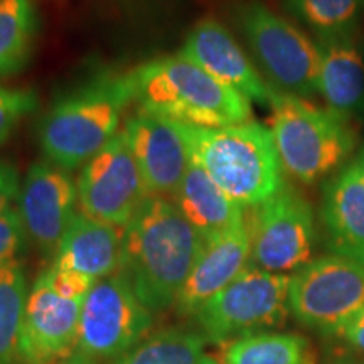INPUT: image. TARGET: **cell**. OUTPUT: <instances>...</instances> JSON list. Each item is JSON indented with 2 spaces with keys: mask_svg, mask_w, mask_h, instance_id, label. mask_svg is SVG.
<instances>
[{
  "mask_svg": "<svg viewBox=\"0 0 364 364\" xmlns=\"http://www.w3.org/2000/svg\"><path fill=\"white\" fill-rule=\"evenodd\" d=\"M250 253L252 245L247 220L204 240L201 253L177 299V314L193 317L250 265Z\"/></svg>",
  "mask_w": 364,
  "mask_h": 364,
  "instance_id": "16",
  "label": "cell"
},
{
  "mask_svg": "<svg viewBox=\"0 0 364 364\" xmlns=\"http://www.w3.org/2000/svg\"><path fill=\"white\" fill-rule=\"evenodd\" d=\"M48 275L49 284L61 297L70 299V300H85L86 295L90 294L91 287L95 285L93 279L83 275L80 272L66 270V268H58L51 267L48 270H44Z\"/></svg>",
  "mask_w": 364,
  "mask_h": 364,
  "instance_id": "28",
  "label": "cell"
},
{
  "mask_svg": "<svg viewBox=\"0 0 364 364\" xmlns=\"http://www.w3.org/2000/svg\"><path fill=\"white\" fill-rule=\"evenodd\" d=\"M27 231L17 208L0 213V267L19 262L27 243Z\"/></svg>",
  "mask_w": 364,
  "mask_h": 364,
  "instance_id": "27",
  "label": "cell"
},
{
  "mask_svg": "<svg viewBox=\"0 0 364 364\" xmlns=\"http://www.w3.org/2000/svg\"><path fill=\"white\" fill-rule=\"evenodd\" d=\"M59 364H100L97 361H93V359H90L88 356H85V354H81L78 351H75L71 354V356H68L66 359H63Z\"/></svg>",
  "mask_w": 364,
  "mask_h": 364,
  "instance_id": "31",
  "label": "cell"
},
{
  "mask_svg": "<svg viewBox=\"0 0 364 364\" xmlns=\"http://www.w3.org/2000/svg\"><path fill=\"white\" fill-rule=\"evenodd\" d=\"M179 53L250 102L270 107L277 91L263 80L235 36L220 21H199L191 29Z\"/></svg>",
  "mask_w": 364,
  "mask_h": 364,
  "instance_id": "15",
  "label": "cell"
},
{
  "mask_svg": "<svg viewBox=\"0 0 364 364\" xmlns=\"http://www.w3.org/2000/svg\"><path fill=\"white\" fill-rule=\"evenodd\" d=\"M289 307L300 326L341 336L364 312V265L334 253L312 258L290 275Z\"/></svg>",
  "mask_w": 364,
  "mask_h": 364,
  "instance_id": "8",
  "label": "cell"
},
{
  "mask_svg": "<svg viewBox=\"0 0 364 364\" xmlns=\"http://www.w3.org/2000/svg\"><path fill=\"white\" fill-rule=\"evenodd\" d=\"M290 275L248 265L221 292L194 314L198 332L208 344L277 331L290 316Z\"/></svg>",
  "mask_w": 364,
  "mask_h": 364,
  "instance_id": "6",
  "label": "cell"
},
{
  "mask_svg": "<svg viewBox=\"0 0 364 364\" xmlns=\"http://www.w3.org/2000/svg\"><path fill=\"white\" fill-rule=\"evenodd\" d=\"M181 127L191 161L243 208L265 203L285 186L270 127L255 120L218 129Z\"/></svg>",
  "mask_w": 364,
  "mask_h": 364,
  "instance_id": "3",
  "label": "cell"
},
{
  "mask_svg": "<svg viewBox=\"0 0 364 364\" xmlns=\"http://www.w3.org/2000/svg\"><path fill=\"white\" fill-rule=\"evenodd\" d=\"M78 206L95 220L125 228L150 198L125 132L120 130L81 167Z\"/></svg>",
  "mask_w": 364,
  "mask_h": 364,
  "instance_id": "11",
  "label": "cell"
},
{
  "mask_svg": "<svg viewBox=\"0 0 364 364\" xmlns=\"http://www.w3.org/2000/svg\"><path fill=\"white\" fill-rule=\"evenodd\" d=\"M353 164H354V166H356L358 172H359V174H361L363 181H364V144H363V147L359 149L358 156H356V159H354V161H353Z\"/></svg>",
  "mask_w": 364,
  "mask_h": 364,
  "instance_id": "32",
  "label": "cell"
},
{
  "mask_svg": "<svg viewBox=\"0 0 364 364\" xmlns=\"http://www.w3.org/2000/svg\"><path fill=\"white\" fill-rule=\"evenodd\" d=\"M124 132L150 196L174 194L191 164L179 122L139 108Z\"/></svg>",
  "mask_w": 364,
  "mask_h": 364,
  "instance_id": "14",
  "label": "cell"
},
{
  "mask_svg": "<svg viewBox=\"0 0 364 364\" xmlns=\"http://www.w3.org/2000/svg\"><path fill=\"white\" fill-rule=\"evenodd\" d=\"M206 346L208 341L198 331L162 327L107 364H220Z\"/></svg>",
  "mask_w": 364,
  "mask_h": 364,
  "instance_id": "22",
  "label": "cell"
},
{
  "mask_svg": "<svg viewBox=\"0 0 364 364\" xmlns=\"http://www.w3.org/2000/svg\"><path fill=\"white\" fill-rule=\"evenodd\" d=\"M125 228L78 213L59 241L53 267L80 272L93 280L120 270Z\"/></svg>",
  "mask_w": 364,
  "mask_h": 364,
  "instance_id": "19",
  "label": "cell"
},
{
  "mask_svg": "<svg viewBox=\"0 0 364 364\" xmlns=\"http://www.w3.org/2000/svg\"><path fill=\"white\" fill-rule=\"evenodd\" d=\"M250 265L272 273L297 272L312 260L317 241L311 203L297 189L284 186L265 203L253 208L247 221Z\"/></svg>",
  "mask_w": 364,
  "mask_h": 364,
  "instance_id": "10",
  "label": "cell"
},
{
  "mask_svg": "<svg viewBox=\"0 0 364 364\" xmlns=\"http://www.w3.org/2000/svg\"><path fill=\"white\" fill-rule=\"evenodd\" d=\"M38 105V93L33 90L0 86V145L11 139L21 122L31 115Z\"/></svg>",
  "mask_w": 364,
  "mask_h": 364,
  "instance_id": "26",
  "label": "cell"
},
{
  "mask_svg": "<svg viewBox=\"0 0 364 364\" xmlns=\"http://www.w3.org/2000/svg\"><path fill=\"white\" fill-rule=\"evenodd\" d=\"M341 338H344L349 344L364 353V312L341 332Z\"/></svg>",
  "mask_w": 364,
  "mask_h": 364,
  "instance_id": "30",
  "label": "cell"
},
{
  "mask_svg": "<svg viewBox=\"0 0 364 364\" xmlns=\"http://www.w3.org/2000/svg\"><path fill=\"white\" fill-rule=\"evenodd\" d=\"M270 108L273 142L287 174L304 184H316L348 166L358 145L348 118L279 91Z\"/></svg>",
  "mask_w": 364,
  "mask_h": 364,
  "instance_id": "5",
  "label": "cell"
},
{
  "mask_svg": "<svg viewBox=\"0 0 364 364\" xmlns=\"http://www.w3.org/2000/svg\"><path fill=\"white\" fill-rule=\"evenodd\" d=\"M21 176L12 162L0 159V213L16 208L21 194Z\"/></svg>",
  "mask_w": 364,
  "mask_h": 364,
  "instance_id": "29",
  "label": "cell"
},
{
  "mask_svg": "<svg viewBox=\"0 0 364 364\" xmlns=\"http://www.w3.org/2000/svg\"><path fill=\"white\" fill-rule=\"evenodd\" d=\"M135 73L140 110L196 127H228L252 120V102L223 85L181 53L157 58Z\"/></svg>",
  "mask_w": 364,
  "mask_h": 364,
  "instance_id": "4",
  "label": "cell"
},
{
  "mask_svg": "<svg viewBox=\"0 0 364 364\" xmlns=\"http://www.w3.org/2000/svg\"><path fill=\"white\" fill-rule=\"evenodd\" d=\"M172 203L204 238L230 230L247 220L245 208L231 199L193 161L179 188L176 189Z\"/></svg>",
  "mask_w": 364,
  "mask_h": 364,
  "instance_id": "20",
  "label": "cell"
},
{
  "mask_svg": "<svg viewBox=\"0 0 364 364\" xmlns=\"http://www.w3.org/2000/svg\"><path fill=\"white\" fill-rule=\"evenodd\" d=\"M154 329V312L118 270L95 282L81 307L76 351L97 363L129 353Z\"/></svg>",
  "mask_w": 364,
  "mask_h": 364,
  "instance_id": "9",
  "label": "cell"
},
{
  "mask_svg": "<svg viewBox=\"0 0 364 364\" xmlns=\"http://www.w3.org/2000/svg\"><path fill=\"white\" fill-rule=\"evenodd\" d=\"M285 4L317 38L358 29L364 12V0H285Z\"/></svg>",
  "mask_w": 364,
  "mask_h": 364,
  "instance_id": "25",
  "label": "cell"
},
{
  "mask_svg": "<svg viewBox=\"0 0 364 364\" xmlns=\"http://www.w3.org/2000/svg\"><path fill=\"white\" fill-rule=\"evenodd\" d=\"M132 102H136L134 71L103 73L66 93L41 122L44 157L63 171L83 167L120 132Z\"/></svg>",
  "mask_w": 364,
  "mask_h": 364,
  "instance_id": "2",
  "label": "cell"
},
{
  "mask_svg": "<svg viewBox=\"0 0 364 364\" xmlns=\"http://www.w3.org/2000/svg\"><path fill=\"white\" fill-rule=\"evenodd\" d=\"M220 364H317L311 341L294 332L268 331L223 344Z\"/></svg>",
  "mask_w": 364,
  "mask_h": 364,
  "instance_id": "21",
  "label": "cell"
},
{
  "mask_svg": "<svg viewBox=\"0 0 364 364\" xmlns=\"http://www.w3.org/2000/svg\"><path fill=\"white\" fill-rule=\"evenodd\" d=\"M78 189L70 172L48 162H36L22 179L19 209L27 238L41 253L54 255L75 220Z\"/></svg>",
  "mask_w": 364,
  "mask_h": 364,
  "instance_id": "13",
  "label": "cell"
},
{
  "mask_svg": "<svg viewBox=\"0 0 364 364\" xmlns=\"http://www.w3.org/2000/svg\"><path fill=\"white\" fill-rule=\"evenodd\" d=\"M29 289L24 267H0V364H16Z\"/></svg>",
  "mask_w": 364,
  "mask_h": 364,
  "instance_id": "24",
  "label": "cell"
},
{
  "mask_svg": "<svg viewBox=\"0 0 364 364\" xmlns=\"http://www.w3.org/2000/svg\"><path fill=\"white\" fill-rule=\"evenodd\" d=\"M321 218L331 252L364 265V181L353 162L326 182Z\"/></svg>",
  "mask_w": 364,
  "mask_h": 364,
  "instance_id": "18",
  "label": "cell"
},
{
  "mask_svg": "<svg viewBox=\"0 0 364 364\" xmlns=\"http://www.w3.org/2000/svg\"><path fill=\"white\" fill-rule=\"evenodd\" d=\"M83 300L61 297L46 272L29 289L16 364H59L76 351Z\"/></svg>",
  "mask_w": 364,
  "mask_h": 364,
  "instance_id": "12",
  "label": "cell"
},
{
  "mask_svg": "<svg viewBox=\"0 0 364 364\" xmlns=\"http://www.w3.org/2000/svg\"><path fill=\"white\" fill-rule=\"evenodd\" d=\"M36 29L33 0H0V78L24 70L33 54Z\"/></svg>",
  "mask_w": 364,
  "mask_h": 364,
  "instance_id": "23",
  "label": "cell"
},
{
  "mask_svg": "<svg viewBox=\"0 0 364 364\" xmlns=\"http://www.w3.org/2000/svg\"><path fill=\"white\" fill-rule=\"evenodd\" d=\"M204 240L174 203L150 196L125 226L120 272L145 307L164 312L176 307Z\"/></svg>",
  "mask_w": 364,
  "mask_h": 364,
  "instance_id": "1",
  "label": "cell"
},
{
  "mask_svg": "<svg viewBox=\"0 0 364 364\" xmlns=\"http://www.w3.org/2000/svg\"><path fill=\"white\" fill-rule=\"evenodd\" d=\"M331 364H364L363 361H356V359H336Z\"/></svg>",
  "mask_w": 364,
  "mask_h": 364,
  "instance_id": "33",
  "label": "cell"
},
{
  "mask_svg": "<svg viewBox=\"0 0 364 364\" xmlns=\"http://www.w3.org/2000/svg\"><path fill=\"white\" fill-rule=\"evenodd\" d=\"M321 59L318 95L344 118L364 113V46L358 29L316 39Z\"/></svg>",
  "mask_w": 364,
  "mask_h": 364,
  "instance_id": "17",
  "label": "cell"
},
{
  "mask_svg": "<svg viewBox=\"0 0 364 364\" xmlns=\"http://www.w3.org/2000/svg\"><path fill=\"white\" fill-rule=\"evenodd\" d=\"M236 21L273 90L304 100L316 97L321 70L316 41L260 2L238 6Z\"/></svg>",
  "mask_w": 364,
  "mask_h": 364,
  "instance_id": "7",
  "label": "cell"
}]
</instances>
